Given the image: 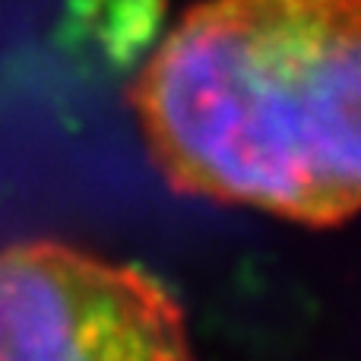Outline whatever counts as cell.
<instances>
[{
    "label": "cell",
    "instance_id": "6da1fadb",
    "mask_svg": "<svg viewBox=\"0 0 361 361\" xmlns=\"http://www.w3.org/2000/svg\"><path fill=\"white\" fill-rule=\"evenodd\" d=\"M358 0H200L133 82L159 175L178 193L311 228L355 216Z\"/></svg>",
    "mask_w": 361,
    "mask_h": 361
},
{
    "label": "cell",
    "instance_id": "7a4b0ae2",
    "mask_svg": "<svg viewBox=\"0 0 361 361\" xmlns=\"http://www.w3.org/2000/svg\"><path fill=\"white\" fill-rule=\"evenodd\" d=\"M0 361H197L159 279L61 241L0 247Z\"/></svg>",
    "mask_w": 361,
    "mask_h": 361
}]
</instances>
